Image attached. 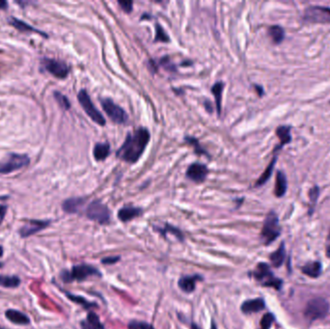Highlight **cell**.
Listing matches in <instances>:
<instances>
[{"label": "cell", "mask_w": 330, "mask_h": 329, "mask_svg": "<svg viewBox=\"0 0 330 329\" xmlns=\"http://www.w3.org/2000/svg\"><path fill=\"white\" fill-rule=\"evenodd\" d=\"M128 329H155V328L145 322H140V321H131L128 326H127Z\"/></svg>", "instance_id": "36"}, {"label": "cell", "mask_w": 330, "mask_h": 329, "mask_svg": "<svg viewBox=\"0 0 330 329\" xmlns=\"http://www.w3.org/2000/svg\"><path fill=\"white\" fill-rule=\"evenodd\" d=\"M5 317L9 322L16 326H29L31 323L30 318L27 315L15 309L7 310L5 312Z\"/></svg>", "instance_id": "17"}, {"label": "cell", "mask_w": 330, "mask_h": 329, "mask_svg": "<svg viewBox=\"0 0 330 329\" xmlns=\"http://www.w3.org/2000/svg\"><path fill=\"white\" fill-rule=\"evenodd\" d=\"M7 6H8V4H7L6 1H0V10L6 9Z\"/></svg>", "instance_id": "44"}, {"label": "cell", "mask_w": 330, "mask_h": 329, "mask_svg": "<svg viewBox=\"0 0 330 329\" xmlns=\"http://www.w3.org/2000/svg\"><path fill=\"white\" fill-rule=\"evenodd\" d=\"M118 3L121 6V8L123 9V11H125L126 13H130L132 11V5H133L132 1L120 0V1H118Z\"/></svg>", "instance_id": "39"}, {"label": "cell", "mask_w": 330, "mask_h": 329, "mask_svg": "<svg viewBox=\"0 0 330 329\" xmlns=\"http://www.w3.org/2000/svg\"><path fill=\"white\" fill-rule=\"evenodd\" d=\"M267 33L271 41L275 45H280L285 39V30L280 25H271L267 29Z\"/></svg>", "instance_id": "25"}, {"label": "cell", "mask_w": 330, "mask_h": 329, "mask_svg": "<svg viewBox=\"0 0 330 329\" xmlns=\"http://www.w3.org/2000/svg\"><path fill=\"white\" fill-rule=\"evenodd\" d=\"M281 235L279 218L274 211H270L264 220L261 231V241L265 245H269Z\"/></svg>", "instance_id": "5"}, {"label": "cell", "mask_w": 330, "mask_h": 329, "mask_svg": "<svg viewBox=\"0 0 330 329\" xmlns=\"http://www.w3.org/2000/svg\"><path fill=\"white\" fill-rule=\"evenodd\" d=\"M86 216L89 219L96 221L102 225L110 222V211L107 205L100 200H95L89 204L86 210Z\"/></svg>", "instance_id": "7"}, {"label": "cell", "mask_w": 330, "mask_h": 329, "mask_svg": "<svg viewBox=\"0 0 330 329\" xmlns=\"http://www.w3.org/2000/svg\"><path fill=\"white\" fill-rule=\"evenodd\" d=\"M308 197H309V209H308V215L311 217L316 209L319 197H320V188L319 186L315 185L313 188H311L308 191Z\"/></svg>", "instance_id": "28"}, {"label": "cell", "mask_w": 330, "mask_h": 329, "mask_svg": "<svg viewBox=\"0 0 330 329\" xmlns=\"http://www.w3.org/2000/svg\"><path fill=\"white\" fill-rule=\"evenodd\" d=\"M150 137V132L145 127H139L133 133H128L124 144L117 151V157L129 163L136 162L144 153Z\"/></svg>", "instance_id": "1"}, {"label": "cell", "mask_w": 330, "mask_h": 329, "mask_svg": "<svg viewBox=\"0 0 330 329\" xmlns=\"http://www.w3.org/2000/svg\"><path fill=\"white\" fill-rule=\"evenodd\" d=\"M92 276L102 277V273L98 268L86 264L77 265L74 266L71 270L64 269L60 272V278L64 283H72L74 281L82 282Z\"/></svg>", "instance_id": "2"}, {"label": "cell", "mask_w": 330, "mask_h": 329, "mask_svg": "<svg viewBox=\"0 0 330 329\" xmlns=\"http://www.w3.org/2000/svg\"><path fill=\"white\" fill-rule=\"evenodd\" d=\"M330 310V302L326 298H314L307 302L303 315L307 322L313 323L315 321L325 319L329 315Z\"/></svg>", "instance_id": "4"}, {"label": "cell", "mask_w": 330, "mask_h": 329, "mask_svg": "<svg viewBox=\"0 0 330 329\" xmlns=\"http://www.w3.org/2000/svg\"><path fill=\"white\" fill-rule=\"evenodd\" d=\"M79 102L80 106L83 108L86 114L98 125H106V119L103 116V114L97 110V108L94 106L90 96L88 95L86 90H80L79 95H78Z\"/></svg>", "instance_id": "8"}, {"label": "cell", "mask_w": 330, "mask_h": 329, "mask_svg": "<svg viewBox=\"0 0 330 329\" xmlns=\"http://www.w3.org/2000/svg\"><path fill=\"white\" fill-rule=\"evenodd\" d=\"M157 231H158L162 235H164V236H166V235H167V233H171V234H173L179 240H184V234L182 233V231L180 230V229H178V228H176V227H174V226H171V225H169V224H165V226L163 227V228H157V229H156Z\"/></svg>", "instance_id": "31"}, {"label": "cell", "mask_w": 330, "mask_h": 329, "mask_svg": "<svg viewBox=\"0 0 330 329\" xmlns=\"http://www.w3.org/2000/svg\"><path fill=\"white\" fill-rule=\"evenodd\" d=\"M85 203V199L81 197H75L67 199L63 205V211L67 214H77L79 212V210L82 208V206Z\"/></svg>", "instance_id": "20"}, {"label": "cell", "mask_w": 330, "mask_h": 329, "mask_svg": "<svg viewBox=\"0 0 330 329\" xmlns=\"http://www.w3.org/2000/svg\"><path fill=\"white\" fill-rule=\"evenodd\" d=\"M43 68L57 78H65L69 75V67L63 61L44 58L41 62Z\"/></svg>", "instance_id": "10"}, {"label": "cell", "mask_w": 330, "mask_h": 329, "mask_svg": "<svg viewBox=\"0 0 330 329\" xmlns=\"http://www.w3.org/2000/svg\"><path fill=\"white\" fill-rule=\"evenodd\" d=\"M7 210H8V207L5 206V205H0V225L2 224L3 220L5 219V216L7 214Z\"/></svg>", "instance_id": "41"}, {"label": "cell", "mask_w": 330, "mask_h": 329, "mask_svg": "<svg viewBox=\"0 0 330 329\" xmlns=\"http://www.w3.org/2000/svg\"><path fill=\"white\" fill-rule=\"evenodd\" d=\"M211 329H218V328H217V325L215 324V322H213V323H212V327H211Z\"/></svg>", "instance_id": "48"}, {"label": "cell", "mask_w": 330, "mask_h": 329, "mask_svg": "<svg viewBox=\"0 0 330 329\" xmlns=\"http://www.w3.org/2000/svg\"><path fill=\"white\" fill-rule=\"evenodd\" d=\"M2 266H3V264H0V268L2 267Z\"/></svg>", "instance_id": "49"}, {"label": "cell", "mask_w": 330, "mask_h": 329, "mask_svg": "<svg viewBox=\"0 0 330 329\" xmlns=\"http://www.w3.org/2000/svg\"><path fill=\"white\" fill-rule=\"evenodd\" d=\"M291 129H292V126L287 125H279L276 128L275 133H276L277 137L279 138V144L276 145V147L273 150V153L279 152L280 150L283 149L284 146L292 143L293 137H292V134H291Z\"/></svg>", "instance_id": "14"}, {"label": "cell", "mask_w": 330, "mask_h": 329, "mask_svg": "<svg viewBox=\"0 0 330 329\" xmlns=\"http://www.w3.org/2000/svg\"><path fill=\"white\" fill-rule=\"evenodd\" d=\"M288 190V180L287 176L281 170H278L276 173L275 179V187H274V195L277 198H282L285 196Z\"/></svg>", "instance_id": "18"}, {"label": "cell", "mask_w": 330, "mask_h": 329, "mask_svg": "<svg viewBox=\"0 0 330 329\" xmlns=\"http://www.w3.org/2000/svg\"><path fill=\"white\" fill-rule=\"evenodd\" d=\"M54 97H55L57 103L59 104V106H60L63 110H70L71 104H70V102H69V100L67 99L66 96H64L63 94H61V93H59V92H55V93H54Z\"/></svg>", "instance_id": "35"}, {"label": "cell", "mask_w": 330, "mask_h": 329, "mask_svg": "<svg viewBox=\"0 0 330 329\" xmlns=\"http://www.w3.org/2000/svg\"><path fill=\"white\" fill-rule=\"evenodd\" d=\"M274 321H275V316L272 313L265 314L260 323V329H270Z\"/></svg>", "instance_id": "33"}, {"label": "cell", "mask_w": 330, "mask_h": 329, "mask_svg": "<svg viewBox=\"0 0 330 329\" xmlns=\"http://www.w3.org/2000/svg\"><path fill=\"white\" fill-rule=\"evenodd\" d=\"M301 272L311 278H318L323 273V265L319 261L308 262L301 266Z\"/></svg>", "instance_id": "19"}, {"label": "cell", "mask_w": 330, "mask_h": 329, "mask_svg": "<svg viewBox=\"0 0 330 329\" xmlns=\"http://www.w3.org/2000/svg\"><path fill=\"white\" fill-rule=\"evenodd\" d=\"M3 254H4V249H3V246L0 245V259L3 257Z\"/></svg>", "instance_id": "47"}, {"label": "cell", "mask_w": 330, "mask_h": 329, "mask_svg": "<svg viewBox=\"0 0 330 329\" xmlns=\"http://www.w3.org/2000/svg\"><path fill=\"white\" fill-rule=\"evenodd\" d=\"M9 21H10V24H11V25H13L14 27H16V28L18 29L19 31H23V32H36V33L42 34L43 36H47L45 33H43V32L39 31V30L33 28L32 26L28 25L26 22L21 21V20H19V19H17V18L11 17Z\"/></svg>", "instance_id": "29"}, {"label": "cell", "mask_w": 330, "mask_h": 329, "mask_svg": "<svg viewBox=\"0 0 330 329\" xmlns=\"http://www.w3.org/2000/svg\"><path fill=\"white\" fill-rule=\"evenodd\" d=\"M64 293H65L66 297H67L70 300H72V301L75 302V303H78V304L81 305V306H82L83 308H85V309H91V308L96 307V305H97V304L94 303V302L88 301V300L85 299L83 297L76 296V295H73V294L68 293V292H64Z\"/></svg>", "instance_id": "30"}, {"label": "cell", "mask_w": 330, "mask_h": 329, "mask_svg": "<svg viewBox=\"0 0 330 329\" xmlns=\"http://www.w3.org/2000/svg\"><path fill=\"white\" fill-rule=\"evenodd\" d=\"M160 64L168 71H171V72H175L176 71V67L174 66V64L170 61L169 57L168 56H165L163 58H161L160 60Z\"/></svg>", "instance_id": "38"}, {"label": "cell", "mask_w": 330, "mask_h": 329, "mask_svg": "<svg viewBox=\"0 0 330 329\" xmlns=\"http://www.w3.org/2000/svg\"><path fill=\"white\" fill-rule=\"evenodd\" d=\"M190 328H191V329H201V328H200L198 325H196V324H194V323L191 324V327H190Z\"/></svg>", "instance_id": "46"}, {"label": "cell", "mask_w": 330, "mask_h": 329, "mask_svg": "<svg viewBox=\"0 0 330 329\" xmlns=\"http://www.w3.org/2000/svg\"><path fill=\"white\" fill-rule=\"evenodd\" d=\"M0 329H3V328H2V327H0Z\"/></svg>", "instance_id": "50"}, {"label": "cell", "mask_w": 330, "mask_h": 329, "mask_svg": "<svg viewBox=\"0 0 330 329\" xmlns=\"http://www.w3.org/2000/svg\"><path fill=\"white\" fill-rule=\"evenodd\" d=\"M50 223H51L50 220H28L18 230V234H19L21 238H26V237H29V236L47 229L50 225Z\"/></svg>", "instance_id": "12"}, {"label": "cell", "mask_w": 330, "mask_h": 329, "mask_svg": "<svg viewBox=\"0 0 330 329\" xmlns=\"http://www.w3.org/2000/svg\"><path fill=\"white\" fill-rule=\"evenodd\" d=\"M286 259V246L285 242H281L280 246L269 255V260L274 267H280Z\"/></svg>", "instance_id": "23"}, {"label": "cell", "mask_w": 330, "mask_h": 329, "mask_svg": "<svg viewBox=\"0 0 330 329\" xmlns=\"http://www.w3.org/2000/svg\"><path fill=\"white\" fill-rule=\"evenodd\" d=\"M205 106L207 107V110H209L210 112L213 111V106H211V105L209 104V102H206V103H205Z\"/></svg>", "instance_id": "45"}, {"label": "cell", "mask_w": 330, "mask_h": 329, "mask_svg": "<svg viewBox=\"0 0 330 329\" xmlns=\"http://www.w3.org/2000/svg\"><path fill=\"white\" fill-rule=\"evenodd\" d=\"M208 173H209V170H208V167L205 164L194 162V163L190 164L189 167L188 168L187 177L189 180H191V181H193L197 184H200V183H203L206 180Z\"/></svg>", "instance_id": "13"}, {"label": "cell", "mask_w": 330, "mask_h": 329, "mask_svg": "<svg viewBox=\"0 0 330 329\" xmlns=\"http://www.w3.org/2000/svg\"><path fill=\"white\" fill-rule=\"evenodd\" d=\"M156 41L157 42H169V36L166 34L164 29L159 23L156 24Z\"/></svg>", "instance_id": "34"}, {"label": "cell", "mask_w": 330, "mask_h": 329, "mask_svg": "<svg viewBox=\"0 0 330 329\" xmlns=\"http://www.w3.org/2000/svg\"><path fill=\"white\" fill-rule=\"evenodd\" d=\"M142 214H143L142 209L131 207V206H126V207L122 208L118 212V218L123 222H127V221H130L133 219L140 217Z\"/></svg>", "instance_id": "21"}, {"label": "cell", "mask_w": 330, "mask_h": 329, "mask_svg": "<svg viewBox=\"0 0 330 329\" xmlns=\"http://www.w3.org/2000/svg\"><path fill=\"white\" fill-rule=\"evenodd\" d=\"M252 276L263 287L273 288L276 291H280L283 287V280L276 277L266 263H259L252 271Z\"/></svg>", "instance_id": "3"}, {"label": "cell", "mask_w": 330, "mask_h": 329, "mask_svg": "<svg viewBox=\"0 0 330 329\" xmlns=\"http://www.w3.org/2000/svg\"><path fill=\"white\" fill-rule=\"evenodd\" d=\"M81 329H105L99 316L94 312H89L87 317L80 323Z\"/></svg>", "instance_id": "22"}, {"label": "cell", "mask_w": 330, "mask_h": 329, "mask_svg": "<svg viewBox=\"0 0 330 329\" xmlns=\"http://www.w3.org/2000/svg\"><path fill=\"white\" fill-rule=\"evenodd\" d=\"M326 254H327V257L330 259V231L326 240Z\"/></svg>", "instance_id": "42"}, {"label": "cell", "mask_w": 330, "mask_h": 329, "mask_svg": "<svg viewBox=\"0 0 330 329\" xmlns=\"http://www.w3.org/2000/svg\"><path fill=\"white\" fill-rule=\"evenodd\" d=\"M29 162L30 159L26 155L11 154L0 163V174H10L27 166Z\"/></svg>", "instance_id": "9"}, {"label": "cell", "mask_w": 330, "mask_h": 329, "mask_svg": "<svg viewBox=\"0 0 330 329\" xmlns=\"http://www.w3.org/2000/svg\"><path fill=\"white\" fill-rule=\"evenodd\" d=\"M110 154V146L109 143H97L94 147L93 155L97 161L105 160Z\"/></svg>", "instance_id": "27"}, {"label": "cell", "mask_w": 330, "mask_h": 329, "mask_svg": "<svg viewBox=\"0 0 330 329\" xmlns=\"http://www.w3.org/2000/svg\"><path fill=\"white\" fill-rule=\"evenodd\" d=\"M202 280H203V277L198 274L192 275V276H183L179 279L178 286L183 292L187 294H191L195 291L196 283Z\"/></svg>", "instance_id": "16"}, {"label": "cell", "mask_w": 330, "mask_h": 329, "mask_svg": "<svg viewBox=\"0 0 330 329\" xmlns=\"http://www.w3.org/2000/svg\"><path fill=\"white\" fill-rule=\"evenodd\" d=\"M223 88H224V83L223 82H217L213 88H212V92L216 98V104H217V110H218V114L220 115L221 114V101H222V92H223Z\"/></svg>", "instance_id": "32"}, {"label": "cell", "mask_w": 330, "mask_h": 329, "mask_svg": "<svg viewBox=\"0 0 330 329\" xmlns=\"http://www.w3.org/2000/svg\"><path fill=\"white\" fill-rule=\"evenodd\" d=\"M276 161H277V156L275 155L271 161L269 162V164L267 165V167L266 168V170L264 171V173L261 175V177L259 178V180L255 183V188H259V187H262L264 186L271 177L272 173H273V170H274V167H275V164H276Z\"/></svg>", "instance_id": "24"}, {"label": "cell", "mask_w": 330, "mask_h": 329, "mask_svg": "<svg viewBox=\"0 0 330 329\" xmlns=\"http://www.w3.org/2000/svg\"><path fill=\"white\" fill-rule=\"evenodd\" d=\"M302 18L309 23H330V8L313 5L305 8Z\"/></svg>", "instance_id": "6"}, {"label": "cell", "mask_w": 330, "mask_h": 329, "mask_svg": "<svg viewBox=\"0 0 330 329\" xmlns=\"http://www.w3.org/2000/svg\"><path fill=\"white\" fill-rule=\"evenodd\" d=\"M102 107L110 119L116 124H125L127 120V114L126 111L116 105L110 99H103L101 101Z\"/></svg>", "instance_id": "11"}, {"label": "cell", "mask_w": 330, "mask_h": 329, "mask_svg": "<svg viewBox=\"0 0 330 329\" xmlns=\"http://www.w3.org/2000/svg\"><path fill=\"white\" fill-rule=\"evenodd\" d=\"M254 88L256 89L257 94H258L260 97H263V96H264V89H263V87H262L261 85L255 84V85H254Z\"/></svg>", "instance_id": "43"}, {"label": "cell", "mask_w": 330, "mask_h": 329, "mask_svg": "<svg viewBox=\"0 0 330 329\" xmlns=\"http://www.w3.org/2000/svg\"><path fill=\"white\" fill-rule=\"evenodd\" d=\"M118 261H120V257H109V258H105L102 260V264L105 265H113L115 263H117Z\"/></svg>", "instance_id": "40"}, {"label": "cell", "mask_w": 330, "mask_h": 329, "mask_svg": "<svg viewBox=\"0 0 330 329\" xmlns=\"http://www.w3.org/2000/svg\"><path fill=\"white\" fill-rule=\"evenodd\" d=\"M186 141L194 147L195 152H196L197 154H206V155H207L206 151H205L204 149H202L201 146L199 145V142H198L197 139L192 138V137H186Z\"/></svg>", "instance_id": "37"}, {"label": "cell", "mask_w": 330, "mask_h": 329, "mask_svg": "<svg viewBox=\"0 0 330 329\" xmlns=\"http://www.w3.org/2000/svg\"><path fill=\"white\" fill-rule=\"evenodd\" d=\"M21 280L16 275H0V287L6 289H16L20 286Z\"/></svg>", "instance_id": "26"}, {"label": "cell", "mask_w": 330, "mask_h": 329, "mask_svg": "<svg viewBox=\"0 0 330 329\" xmlns=\"http://www.w3.org/2000/svg\"><path fill=\"white\" fill-rule=\"evenodd\" d=\"M265 308H266V302H265L264 298H262L246 300L240 306L241 312L245 315L261 312Z\"/></svg>", "instance_id": "15"}]
</instances>
